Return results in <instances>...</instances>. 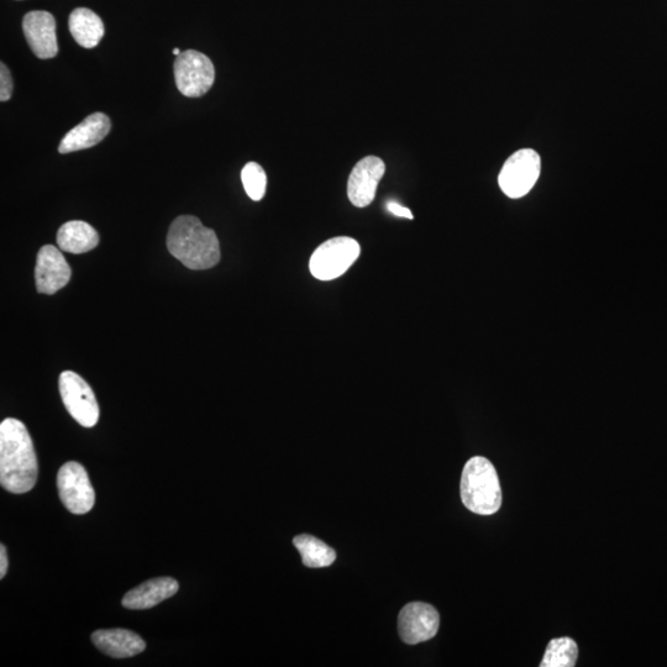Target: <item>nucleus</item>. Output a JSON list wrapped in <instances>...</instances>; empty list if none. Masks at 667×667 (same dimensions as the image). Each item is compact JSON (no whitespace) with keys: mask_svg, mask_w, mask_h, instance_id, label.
I'll use <instances>...</instances> for the list:
<instances>
[{"mask_svg":"<svg viewBox=\"0 0 667 667\" xmlns=\"http://www.w3.org/2000/svg\"><path fill=\"white\" fill-rule=\"evenodd\" d=\"M23 30L36 57L42 60L54 59L59 52L54 15L41 10L30 12L24 17Z\"/></svg>","mask_w":667,"mask_h":667,"instance_id":"f8f14e48","label":"nucleus"},{"mask_svg":"<svg viewBox=\"0 0 667 667\" xmlns=\"http://www.w3.org/2000/svg\"><path fill=\"white\" fill-rule=\"evenodd\" d=\"M14 82L9 68L0 63V101L7 102L12 97Z\"/></svg>","mask_w":667,"mask_h":667,"instance_id":"412c9836","label":"nucleus"},{"mask_svg":"<svg viewBox=\"0 0 667 667\" xmlns=\"http://www.w3.org/2000/svg\"><path fill=\"white\" fill-rule=\"evenodd\" d=\"M461 500L472 513L491 516L502 506V488L490 460L475 456L466 462L461 476Z\"/></svg>","mask_w":667,"mask_h":667,"instance_id":"7ed1b4c3","label":"nucleus"},{"mask_svg":"<svg viewBox=\"0 0 667 667\" xmlns=\"http://www.w3.org/2000/svg\"><path fill=\"white\" fill-rule=\"evenodd\" d=\"M7 572H8L7 549H5V546L2 544V546H0V579H4L5 575H7Z\"/></svg>","mask_w":667,"mask_h":667,"instance_id":"5701e85b","label":"nucleus"},{"mask_svg":"<svg viewBox=\"0 0 667 667\" xmlns=\"http://www.w3.org/2000/svg\"><path fill=\"white\" fill-rule=\"evenodd\" d=\"M173 71L178 91L189 98L204 96L215 81L212 60L196 50H187L177 56Z\"/></svg>","mask_w":667,"mask_h":667,"instance_id":"423d86ee","label":"nucleus"},{"mask_svg":"<svg viewBox=\"0 0 667 667\" xmlns=\"http://www.w3.org/2000/svg\"><path fill=\"white\" fill-rule=\"evenodd\" d=\"M59 388L71 417L84 428L94 427L99 419V406L91 386L76 372L65 371L60 376Z\"/></svg>","mask_w":667,"mask_h":667,"instance_id":"0eeeda50","label":"nucleus"},{"mask_svg":"<svg viewBox=\"0 0 667 667\" xmlns=\"http://www.w3.org/2000/svg\"><path fill=\"white\" fill-rule=\"evenodd\" d=\"M439 626V613L428 603H408L399 613V637L408 645H416L433 639L438 633Z\"/></svg>","mask_w":667,"mask_h":667,"instance_id":"1a4fd4ad","label":"nucleus"},{"mask_svg":"<svg viewBox=\"0 0 667 667\" xmlns=\"http://www.w3.org/2000/svg\"><path fill=\"white\" fill-rule=\"evenodd\" d=\"M99 244L97 230L81 220H72L62 225L57 233V245L60 250L70 254H84L96 249Z\"/></svg>","mask_w":667,"mask_h":667,"instance_id":"dca6fc26","label":"nucleus"},{"mask_svg":"<svg viewBox=\"0 0 667 667\" xmlns=\"http://www.w3.org/2000/svg\"><path fill=\"white\" fill-rule=\"evenodd\" d=\"M182 54L180 49L173 50V55L180 56Z\"/></svg>","mask_w":667,"mask_h":667,"instance_id":"b1692460","label":"nucleus"},{"mask_svg":"<svg viewBox=\"0 0 667 667\" xmlns=\"http://www.w3.org/2000/svg\"><path fill=\"white\" fill-rule=\"evenodd\" d=\"M387 209L390 210V212L393 215H396V217L406 218V219H411V220L414 219V215L411 212V210H409L406 207L401 206V204H398L396 202L388 203L387 204Z\"/></svg>","mask_w":667,"mask_h":667,"instance_id":"4be33fe9","label":"nucleus"},{"mask_svg":"<svg viewBox=\"0 0 667 667\" xmlns=\"http://www.w3.org/2000/svg\"><path fill=\"white\" fill-rule=\"evenodd\" d=\"M385 172L386 165L380 157L367 156L357 162L348 182V197L353 206L365 208L374 202L378 183Z\"/></svg>","mask_w":667,"mask_h":667,"instance_id":"9d476101","label":"nucleus"},{"mask_svg":"<svg viewBox=\"0 0 667 667\" xmlns=\"http://www.w3.org/2000/svg\"><path fill=\"white\" fill-rule=\"evenodd\" d=\"M178 582L172 577H157L126 593L123 606L128 609H149L176 595Z\"/></svg>","mask_w":667,"mask_h":667,"instance_id":"2eb2a0df","label":"nucleus"},{"mask_svg":"<svg viewBox=\"0 0 667 667\" xmlns=\"http://www.w3.org/2000/svg\"><path fill=\"white\" fill-rule=\"evenodd\" d=\"M71 267L65 256L54 245H45L39 251L36 260L35 280L38 292L55 294L71 280Z\"/></svg>","mask_w":667,"mask_h":667,"instance_id":"9b49d317","label":"nucleus"},{"mask_svg":"<svg viewBox=\"0 0 667 667\" xmlns=\"http://www.w3.org/2000/svg\"><path fill=\"white\" fill-rule=\"evenodd\" d=\"M360 244L349 236L325 241L313 252L309 270L319 281H333L344 275L359 259Z\"/></svg>","mask_w":667,"mask_h":667,"instance_id":"20e7f679","label":"nucleus"},{"mask_svg":"<svg viewBox=\"0 0 667 667\" xmlns=\"http://www.w3.org/2000/svg\"><path fill=\"white\" fill-rule=\"evenodd\" d=\"M92 642L102 653L115 659L133 658L146 649L144 639L126 629L97 630L92 634Z\"/></svg>","mask_w":667,"mask_h":667,"instance_id":"4468645a","label":"nucleus"},{"mask_svg":"<svg viewBox=\"0 0 667 667\" xmlns=\"http://www.w3.org/2000/svg\"><path fill=\"white\" fill-rule=\"evenodd\" d=\"M71 35L77 44L84 49H93L104 36V24L101 18L91 9L78 8L73 10L68 20Z\"/></svg>","mask_w":667,"mask_h":667,"instance_id":"f3484780","label":"nucleus"},{"mask_svg":"<svg viewBox=\"0 0 667 667\" xmlns=\"http://www.w3.org/2000/svg\"><path fill=\"white\" fill-rule=\"evenodd\" d=\"M542 161L534 150L523 149L509 157L498 176V185L507 197L518 199L532 191L540 176Z\"/></svg>","mask_w":667,"mask_h":667,"instance_id":"39448f33","label":"nucleus"},{"mask_svg":"<svg viewBox=\"0 0 667 667\" xmlns=\"http://www.w3.org/2000/svg\"><path fill=\"white\" fill-rule=\"evenodd\" d=\"M167 248L173 257L191 270H208L220 261L217 234L193 215H181L171 224Z\"/></svg>","mask_w":667,"mask_h":667,"instance_id":"f03ea898","label":"nucleus"},{"mask_svg":"<svg viewBox=\"0 0 667 667\" xmlns=\"http://www.w3.org/2000/svg\"><path fill=\"white\" fill-rule=\"evenodd\" d=\"M579 658V648L571 638L553 639L546 648L542 667H574Z\"/></svg>","mask_w":667,"mask_h":667,"instance_id":"6ab92c4d","label":"nucleus"},{"mask_svg":"<svg viewBox=\"0 0 667 667\" xmlns=\"http://www.w3.org/2000/svg\"><path fill=\"white\" fill-rule=\"evenodd\" d=\"M57 490L65 507L73 514H86L96 503V493L86 469L78 462L63 465L57 474Z\"/></svg>","mask_w":667,"mask_h":667,"instance_id":"6e6552de","label":"nucleus"},{"mask_svg":"<svg viewBox=\"0 0 667 667\" xmlns=\"http://www.w3.org/2000/svg\"><path fill=\"white\" fill-rule=\"evenodd\" d=\"M241 181L245 192L252 201L259 202L265 197L267 187V176L264 168L256 162H249L241 171Z\"/></svg>","mask_w":667,"mask_h":667,"instance_id":"aec40b11","label":"nucleus"},{"mask_svg":"<svg viewBox=\"0 0 667 667\" xmlns=\"http://www.w3.org/2000/svg\"><path fill=\"white\" fill-rule=\"evenodd\" d=\"M293 544L301 554L303 564L312 569L328 567L336 559L335 550L312 535H298L293 539Z\"/></svg>","mask_w":667,"mask_h":667,"instance_id":"a211bd4d","label":"nucleus"},{"mask_svg":"<svg viewBox=\"0 0 667 667\" xmlns=\"http://www.w3.org/2000/svg\"><path fill=\"white\" fill-rule=\"evenodd\" d=\"M39 466L25 424L7 418L0 424V485L5 491L21 495L35 487Z\"/></svg>","mask_w":667,"mask_h":667,"instance_id":"f257e3e1","label":"nucleus"},{"mask_svg":"<svg viewBox=\"0 0 667 667\" xmlns=\"http://www.w3.org/2000/svg\"><path fill=\"white\" fill-rule=\"evenodd\" d=\"M110 129H112V123H110L107 115L93 113L84 119L81 124L68 131L61 141L59 152L60 154H71V152L96 146L107 138Z\"/></svg>","mask_w":667,"mask_h":667,"instance_id":"ddd939ff","label":"nucleus"}]
</instances>
